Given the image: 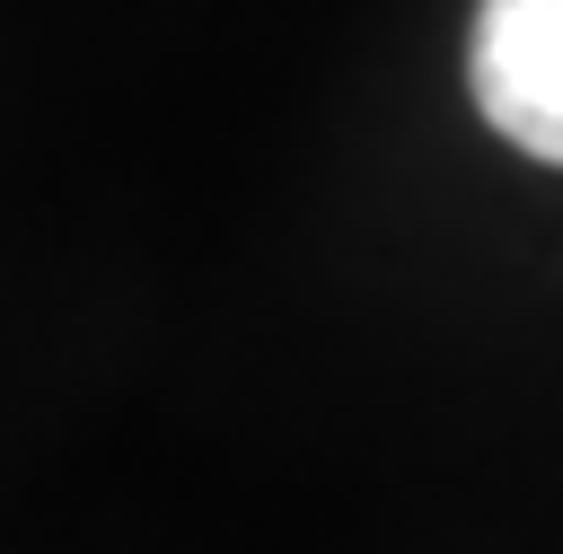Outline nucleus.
<instances>
[{
	"instance_id": "obj_1",
	"label": "nucleus",
	"mask_w": 563,
	"mask_h": 554,
	"mask_svg": "<svg viewBox=\"0 0 563 554\" xmlns=\"http://www.w3.org/2000/svg\"><path fill=\"white\" fill-rule=\"evenodd\" d=\"M466 88L510 149L563 167V0H475Z\"/></svg>"
}]
</instances>
